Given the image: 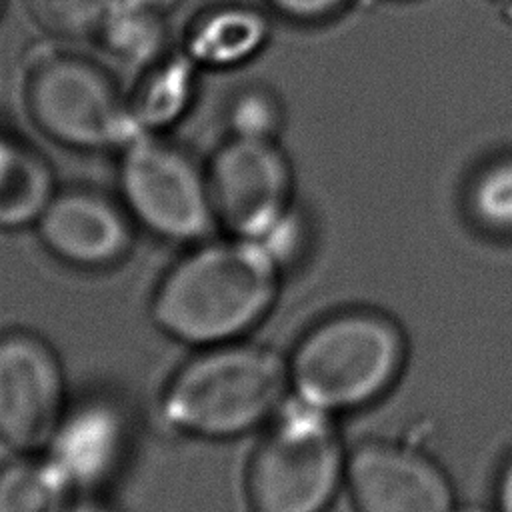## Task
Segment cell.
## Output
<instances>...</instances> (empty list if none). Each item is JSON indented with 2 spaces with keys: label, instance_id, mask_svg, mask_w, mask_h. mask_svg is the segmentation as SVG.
Returning <instances> with one entry per match:
<instances>
[{
  "label": "cell",
  "instance_id": "10",
  "mask_svg": "<svg viewBox=\"0 0 512 512\" xmlns=\"http://www.w3.org/2000/svg\"><path fill=\"white\" fill-rule=\"evenodd\" d=\"M34 226L54 258L80 270L120 264L134 240L124 204L88 186L58 188Z\"/></svg>",
  "mask_w": 512,
  "mask_h": 512
},
{
  "label": "cell",
  "instance_id": "21",
  "mask_svg": "<svg viewBox=\"0 0 512 512\" xmlns=\"http://www.w3.org/2000/svg\"><path fill=\"white\" fill-rule=\"evenodd\" d=\"M496 510L498 512H512V456L502 466V472L498 476Z\"/></svg>",
  "mask_w": 512,
  "mask_h": 512
},
{
  "label": "cell",
  "instance_id": "17",
  "mask_svg": "<svg viewBox=\"0 0 512 512\" xmlns=\"http://www.w3.org/2000/svg\"><path fill=\"white\" fill-rule=\"evenodd\" d=\"M468 212L494 234H512V154L486 162L470 180Z\"/></svg>",
  "mask_w": 512,
  "mask_h": 512
},
{
  "label": "cell",
  "instance_id": "20",
  "mask_svg": "<svg viewBox=\"0 0 512 512\" xmlns=\"http://www.w3.org/2000/svg\"><path fill=\"white\" fill-rule=\"evenodd\" d=\"M346 0H266L284 18L296 22H316L332 16Z\"/></svg>",
  "mask_w": 512,
  "mask_h": 512
},
{
  "label": "cell",
  "instance_id": "24",
  "mask_svg": "<svg viewBox=\"0 0 512 512\" xmlns=\"http://www.w3.org/2000/svg\"><path fill=\"white\" fill-rule=\"evenodd\" d=\"M454 512H498L496 508H484L478 504H468V506H456Z\"/></svg>",
  "mask_w": 512,
  "mask_h": 512
},
{
  "label": "cell",
  "instance_id": "22",
  "mask_svg": "<svg viewBox=\"0 0 512 512\" xmlns=\"http://www.w3.org/2000/svg\"><path fill=\"white\" fill-rule=\"evenodd\" d=\"M68 512H116L112 506L96 500V498H82V500H74L72 506L68 508Z\"/></svg>",
  "mask_w": 512,
  "mask_h": 512
},
{
  "label": "cell",
  "instance_id": "12",
  "mask_svg": "<svg viewBox=\"0 0 512 512\" xmlns=\"http://www.w3.org/2000/svg\"><path fill=\"white\" fill-rule=\"evenodd\" d=\"M270 38L268 16L250 4H216L196 14L180 48L200 70H232L254 60Z\"/></svg>",
  "mask_w": 512,
  "mask_h": 512
},
{
  "label": "cell",
  "instance_id": "8",
  "mask_svg": "<svg viewBox=\"0 0 512 512\" xmlns=\"http://www.w3.org/2000/svg\"><path fill=\"white\" fill-rule=\"evenodd\" d=\"M66 406L54 348L34 332L0 334V440L18 454L44 450Z\"/></svg>",
  "mask_w": 512,
  "mask_h": 512
},
{
  "label": "cell",
  "instance_id": "14",
  "mask_svg": "<svg viewBox=\"0 0 512 512\" xmlns=\"http://www.w3.org/2000/svg\"><path fill=\"white\" fill-rule=\"evenodd\" d=\"M56 190L48 160L0 126V230L34 226Z\"/></svg>",
  "mask_w": 512,
  "mask_h": 512
},
{
  "label": "cell",
  "instance_id": "19",
  "mask_svg": "<svg viewBox=\"0 0 512 512\" xmlns=\"http://www.w3.org/2000/svg\"><path fill=\"white\" fill-rule=\"evenodd\" d=\"M282 104L278 96L264 86H246L238 90L226 106L228 136L276 140L282 128Z\"/></svg>",
  "mask_w": 512,
  "mask_h": 512
},
{
  "label": "cell",
  "instance_id": "11",
  "mask_svg": "<svg viewBox=\"0 0 512 512\" xmlns=\"http://www.w3.org/2000/svg\"><path fill=\"white\" fill-rule=\"evenodd\" d=\"M130 448V422L112 398H86L68 404L46 448V460L74 492L108 484Z\"/></svg>",
  "mask_w": 512,
  "mask_h": 512
},
{
  "label": "cell",
  "instance_id": "13",
  "mask_svg": "<svg viewBox=\"0 0 512 512\" xmlns=\"http://www.w3.org/2000/svg\"><path fill=\"white\" fill-rule=\"evenodd\" d=\"M200 68L178 46L140 68L126 90L136 134H166L192 110Z\"/></svg>",
  "mask_w": 512,
  "mask_h": 512
},
{
  "label": "cell",
  "instance_id": "9",
  "mask_svg": "<svg viewBox=\"0 0 512 512\" xmlns=\"http://www.w3.org/2000/svg\"><path fill=\"white\" fill-rule=\"evenodd\" d=\"M346 488L358 512H454L446 470L420 448L366 440L348 452Z\"/></svg>",
  "mask_w": 512,
  "mask_h": 512
},
{
  "label": "cell",
  "instance_id": "6",
  "mask_svg": "<svg viewBox=\"0 0 512 512\" xmlns=\"http://www.w3.org/2000/svg\"><path fill=\"white\" fill-rule=\"evenodd\" d=\"M118 154V190L126 212L156 238L196 244L216 222L206 168L166 134H138Z\"/></svg>",
  "mask_w": 512,
  "mask_h": 512
},
{
  "label": "cell",
  "instance_id": "16",
  "mask_svg": "<svg viewBox=\"0 0 512 512\" xmlns=\"http://www.w3.org/2000/svg\"><path fill=\"white\" fill-rule=\"evenodd\" d=\"M74 494L44 454H18L0 466V512H68Z\"/></svg>",
  "mask_w": 512,
  "mask_h": 512
},
{
  "label": "cell",
  "instance_id": "7",
  "mask_svg": "<svg viewBox=\"0 0 512 512\" xmlns=\"http://www.w3.org/2000/svg\"><path fill=\"white\" fill-rule=\"evenodd\" d=\"M216 222L230 236L270 242L300 220L292 168L276 140L228 136L206 166Z\"/></svg>",
  "mask_w": 512,
  "mask_h": 512
},
{
  "label": "cell",
  "instance_id": "18",
  "mask_svg": "<svg viewBox=\"0 0 512 512\" xmlns=\"http://www.w3.org/2000/svg\"><path fill=\"white\" fill-rule=\"evenodd\" d=\"M112 0H24L32 24L50 40H94Z\"/></svg>",
  "mask_w": 512,
  "mask_h": 512
},
{
  "label": "cell",
  "instance_id": "3",
  "mask_svg": "<svg viewBox=\"0 0 512 512\" xmlns=\"http://www.w3.org/2000/svg\"><path fill=\"white\" fill-rule=\"evenodd\" d=\"M398 322L372 308H350L316 322L288 356L290 396L338 416L382 398L406 364Z\"/></svg>",
  "mask_w": 512,
  "mask_h": 512
},
{
  "label": "cell",
  "instance_id": "1",
  "mask_svg": "<svg viewBox=\"0 0 512 512\" xmlns=\"http://www.w3.org/2000/svg\"><path fill=\"white\" fill-rule=\"evenodd\" d=\"M284 264L262 242L230 236L196 242L160 278L154 324L194 348L242 340L272 310Z\"/></svg>",
  "mask_w": 512,
  "mask_h": 512
},
{
  "label": "cell",
  "instance_id": "23",
  "mask_svg": "<svg viewBox=\"0 0 512 512\" xmlns=\"http://www.w3.org/2000/svg\"><path fill=\"white\" fill-rule=\"evenodd\" d=\"M122 2H128V4H134V6H142V8H150V10L168 14L182 0H122Z\"/></svg>",
  "mask_w": 512,
  "mask_h": 512
},
{
  "label": "cell",
  "instance_id": "4",
  "mask_svg": "<svg viewBox=\"0 0 512 512\" xmlns=\"http://www.w3.org/2000/svg\"><path fill=\"white\" fill-rule=\"evenodd\" d=\"M20 98L38 132L64 148L118 152L138 136L112 72L64 42L46 38L24 50Z\"/></svg>",
  "mask_w": 512,
  "mask_h": 512
},
{
  "label": "cell",
  "instance_id": "2",
  "mask_svg": "<svg viewBox=\"0 0 512 512\" xmlns=\"http://www.w3.org/2000/svg\"><path fill=\"white\" fill-rule=\"evenodd\" d=\"M290 398L288 358L256 342L196 348L168 378L160 416L178 434L226 440L268 424Z\"/></svg>",
  "mask_w": 512,
  "mask_h": 512
},
{
  "label": "cell",
  "instance_id": "5",
  "mask_svg": "<svg viewBox=\"0 0 512 512\" xmlns=\"http://www.w3.org/2000/svg\"><path fill=\"white\" fill-rule=\"evenodd\" d=\"M346 468L336 416L290 396L250 458V512H326L346 486Z\"/></svg>",
  "mask_w": 512,
  "mask_h": 512
},
{
  "label": "cell",
  "instance_id": "25",
  "mask_svg": "<svg viewBox=\"0 0 512 512\" xmlns=\"http://www.w3.org/2000/svg\"><path fill=\"white\" fill-rule=\"evenodd\" d=\"M4 6H6V0H0V18L4 16Z\"/></svg>",
  "mask_w": 512,
  "mask_h": 512
},
{
  "label": "cell",
  "instance_id": "15",
  "mask_svg": "<svg viewBox=\"0 0 512 512\" xmlns=\"http://www.w3.org/2000/svg\"><path fill=\"white\" fill-rule=\"evenodd\" d=\"M100 48L136 70L172 50V34L164 12L112 0L94 38Z\"/></svg>",
  "mask_w": 512,
  "mask_h": 512
}]
</instances>
